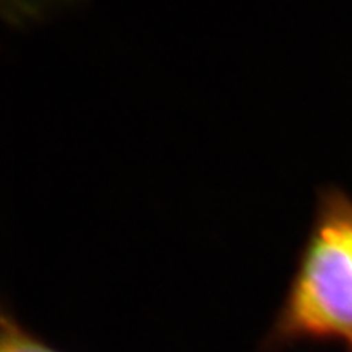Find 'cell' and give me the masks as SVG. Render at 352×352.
<instances>
[{
    "label": "cell",
    "instance_id": "6da1fadb",
    "mask_svg": "<svg viewBox=\"0 0 352 352\" xmlns=\"http://www.w3.org/2000/svg\"><path fill=\"white\" fill-rule=\"evenodd\" d=\"M272 344L326 340L352 352V198L318 192L316 214Z\"/></svg>",
    "mask_w": 352,
    "mask_h": 352
},
{
    "label": "cell",
    "instance_id": "7a4b0ae2",
    "mask_svg": "<svg viewBox=\"0 0 352 352\" xmlns=\"http://www.w3.org/2000/svg\"><path fill=\"white\" fill-rule=\"evenodd\" d=\"M0 352H58L22 329L12 317H2V346Z\"/></svg>",
    "mask_w": 352,
    "mask_h": 352
},
{
    "label": "cell",
    "instance_id": "3957f363",
    "mask_svg": "<svg viewBox=\"0 0 352 352\" xmlns=\"http://www.w3.org/2000/svg\"><path fill=\"white\" fill-rule=\"evenodd\" d=\"M68 2L69 0H3V6L10 21L15 24H25L41 18L47 10L58 5Z\"/></svg>",
    "mask_w": 352,
    "mask_h": 352
}]
</instances>
